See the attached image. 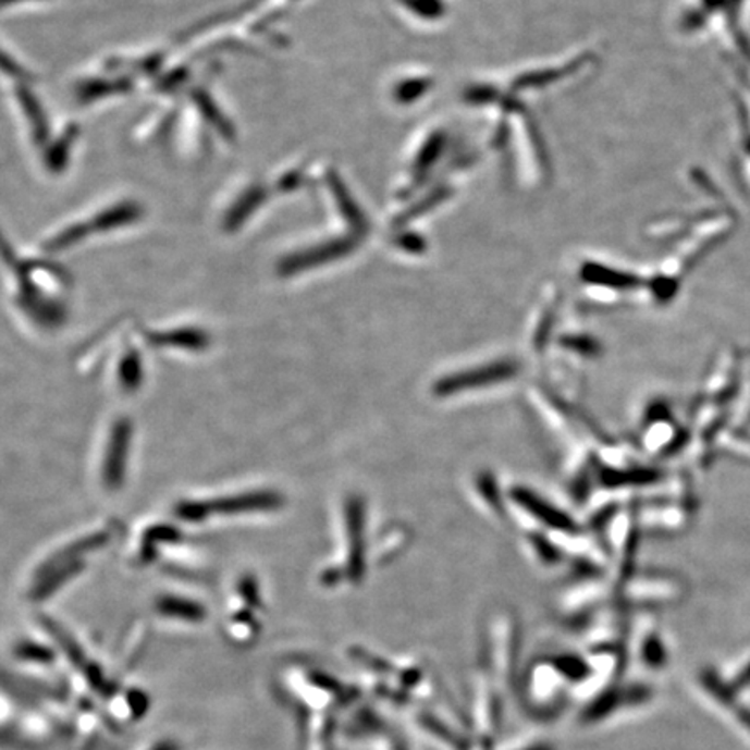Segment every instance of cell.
<instances>
[{"label":"cell","mask_w":750,"mask_h":750,"mask_svg":"<svg viewBox=\"0 0 750 750\" xmlns=\"http://www.w3.org/2000/svg\"><path fill=\"white\" fill-rule=\"evenodd\" d=\"M367 750H408V747L404 738L388 729L386 734H382L376 742L370 743Z\"/></svg>","instance_id":"cell-13"},{"label":"cell","mask_w":750,"mask_h":750,"mask_svg":"<svg viewBox=\"0 0 750 750\" xmlns=\"http://www.w3.org/2000/svg\"><path fill=\"white\" fill-rule=\"evenodd\" d=\"M20 655L25 656V659H30V661H49L51 655L46 652L44 648L32 647V644H25V647L20 650Z\"/></svg>","instance_id":"cell-16"},{"label":"cell","mask_w":750,"mask_h":750,"mask_svg":"<svg viewBox=\"0 0 750 750\" xmlns=\"http://www.w3.org/2000/svg\"><path fill=\"white\" fill-rule=\"evenodd\" d=\"M502 697L487 667H480L469 691V726L475 740L495 746L502 725Z\"/></svg>","instance_id":"cell-2"},{"label":"cell","mask_w":750,"mask_h":750,"mask_svg":"<svg viewBox=\"0 0 750 750\" xmlns=\"http://www.w3.org/2000/svg\"><path fill=\"white\" fill-rule=\"evenodd\" d=\"M553 661L560 673L565 676L566 681L570 683L571 690L582 685L591 676V665H589L586 656L565 653V655L553 656Z\"/></svg>","instance_id":"cell-10"},{"label":"cell","mask_w":750,"mask_h":750,"mask_svg":"<svg viewBox=\"0 0 750 750\" xmlns=\"http://www.w3.org/2000/svg\"><path fill=\"white\" fill-rule=\"evenodd\" d=\"M469 750H495V746H493V743L481 742V740H475V738H472Z\"/></svg>","instance_id":"cell-19"},{"label":"cell","mask_w":750,"mask_h":750,"mask_svg":"<svg viewBox=\"0 0 750 750\" xmlns=\"http://www.w3.org/2000/svg\"><path fill=\"white\" fill-rule=\"evenodd\" d=\"M641 656H643L644 664L650 665L652 669H661L662 665L665 664V659H667L664 647H662L656 636H652V638H648L644 641Z\"/></svg>","instance_id":"cell-12"},{"label":"cell","mask_w":750,"mask_h":750,"mask_svg":"<svg viewBox=\"0 0 750 750\" xmlns=\"http://www.w3.org/2000/svg\"><path fill=\"white\" fill-rule=\"evenodd\" d=\"M731 686V690L737 693V691L740 690H746V688H749L750 686V664L747 665L746 669L742 671V673L738 674L737 679H735L734 685Z\"/></svg>","instance_id":"cell-17"},{"label":"cell","mask_w":750,"mask_h":750,"mask_svg":"<svg viewBox=\"0 0 750 750\" xmlns=\"http://www.w3.org/2000/svg\"><path fill=\"white\" fill-rule=\"evenodd\" d=\"M518 661L519 632L516 622L511 617L501 618L493 624L490 636L487 671L504 694L515 690L518 683Z\"/></svg>","instance_id":"cell-3"},{"label":"cell","mask_w":750,"mask_h":750,"mask_svg":"<svg viewBox=\"0 0 750 750\" xmlns=\"http://www.w3.org/2000/svg\"><path fill=\"white\" fill-rule=\"evenodd\" d=\"M337 734V712H311L306 721V750H332Z\"/></svg>","instance_id":"cell-8"},{"label":"cell","mask_w":750,"mask_h":750,"mask_svg":"<svg viewBox=\"0 0 750 750\" xmlns=\"http://www.w3.org/2000/svg\"><path fill=\"white\" fill-rule=\"evenodd\" d=\"M163 614L176 615V617L192 618V620H197L200 617V610L194 605H183V603H177V601H165L162 605Z\"/></svg>","instance_id":"cell-14"},{"label":"cell","mask_w":750,"mask_h":750,"mask_svg":"<svg viewBox=\"0 0 750 750\" xmlns=\"http://www.w3.org/2000/svg\"><path fill=\"white\" fill-rule=\"evenodd\" d=\"M495 750H557L553 743L548 740H536V738H527V740H513L502 746L501 749Z\"/></svg>","instance_id":"cell-15"},{"label":"cell","mask_w":750,"mask_h":750,"mask_svg":"<svg viewBox=\"0 0 750 750\" xmlns=\"http://www.w3.org/2000/svg\"><path fill=\"white\" fill-rule=\"evenodd\" d=\"M525 711L536 720L549 721L562 714L571 697L570 683L560 673L553 659L533 662L519 681Z\"/></svg>","instance_id":"cell-1"},{"label":"cell","mask_w":750,"mask_h":750,"mask_svg":"<svg viewBox=\"0 0 750 750\" xmlns=\"http://www.w3.org/2000/svg\"><path fill=\"white\" fill-rule=\"evenodd\" d=\"M159 750H174V749H172V747L168 746V747H162V749H159Z\"/></svg>","instance_id":"cell-20"},{"label":"cell","mask_w":750,"mask_h":750,"mask_svg":"<svg viewBox=\"0 0 750 750\" xmlns=\"http://www.w3.org/2000/svg\"><path fill=\"white\" fill-rule=\"evenodd\" d=\"M411 728L422 740L437 750H469L472 737L452 723L448 717L431 709H410Z\"/></svg>","instance_id":"cell-4"},{"label":"cell","mask_w":750,"mask_h":750,"mask_svg":"<svg viewBox=\"0 0 750 750\" xmlns=\"http://www.w3.org/2000/svg\"><path fill=\"white\" fill-rule=\"evenodd\" d=\"M735 712H737L740 723H742V725L746 726V728L750 731V709L742 708V705H737V708H735Z\"/></svg>","instance_id":"cell-18"},{"label":"cell","mask_w":750,"mask_h":750,"mask_svg":"<svg viewBox=\"0 0 750 750\" xmlns=\"http://www.w3.org/2000/svg\"><path fill=\"white\" fill-rule=\"evenodd\" d=\"M702 683L703 686L711 691L714 699H717L723 703H734L735 691L731 690V686L721 681V679L717 678L716 673L708 671V673L703 674L702 676Z\"/></svg>","instance_id":"cell-11"},{"label":"cell","mask_w":750,"mask_h":750,"mask_svg":"<svg viewBox=\"0 0 750 750\" xmlns=\"http://www.w3.org/2000/svg\"><path fill=\"white\" fill-rule=\"evenodd\" d=\"M516 373H518V365L513 364V361L481 365V367L454 373L451 378L437 382L434 393L440 396L457 395V393L471 391L475 388L492 386L497 382L509 381V379L516 378Z\"/></svg>","instance_id":"cell-5"},{"label":"cell","mask_w":750,"mask_h":750,"mask_svg":"<svg viewBox=\"0 0 750 750\" xmlns=\"http://www.w3.org/2000/svg\"><path fill=\"white\" fill-rule=\"evenodd\" d=\"M346 721L340 723V737L344 743L355 749H365L376 742L382 734H386L390 726L379 716L376 709L367 703H358L346 712Z\"/></svg>","instance_id":"cell-6"},{"label":"cell","mask_w":750,"mask_h":750,"mask_svg":"<svg viewBox=\"0 0 750 750\" xmlns=\"http://www.w3.org/2000/svg\"><path fill=\"white\" fill-rule=\"evenodd\" d=\"M620 708H627L624 686H608L606 690L583 703L582 711H580V723L582 725H597L600 721L615 714Z\"/></svg>","instance_id":"cell-7"},{"label":"cell","mask_w":750,"mask_h":750,"mask_svg":"<svg viewBox=\"0 0 750 750\" xmlns=\"http://www.w3.org/2000/svg\"><path fill=\"white\" fill-rule=\"evenodd\" d=\"M513 497L519 506L527 509L528 513H532V516L541 519L542 524L548 525V527L556 528V530H570L574 527L571 519L565 513L551 506L549 502L542 501L541 497H537L536 493L530 492V490L516 489L513 492Z\"/></svg>","instance_id":"cell-9"}]
</instances>
